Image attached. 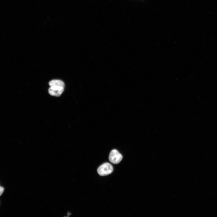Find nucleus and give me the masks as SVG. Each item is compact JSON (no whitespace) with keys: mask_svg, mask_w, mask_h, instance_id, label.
<instances>
[{"mask_svg":"<svg viewBox=\"0 0 217 217\" xmlns=\"http://www.w3.org/2000/svg\"><path fill=\"white\" fill-rule=\"evenodd\" d=\"M113 170V168L112 165L109 163L105 162L98 167L97 171L99 175L104 176L111 174Z\"/></svg>","mask_w":217,"mask_h":217,"instance_id":"1","label":"nucleus"},{"mask_svg":"<svg viewBox=\"0 0 217 217\" xmlns=\"http://www.w3.org/2000/svg\"><path fill=\"white\" fill-rule=\"evenodd\" d=\"M123 156L116 149L112 150L110 152L109 159L112 163L118 164L121 160Z\"/></svg>","mask_w":217,"mask_h":217,"instance_id":"2","label":"nucleus"},{"mask_svg":"<svg viewBox=\"0 0 217 217\" xmlns=\"http://www.w3.org/2000/svg\"><path fill=\"white\" fill-rule=\"evenodd\" d=\"M64 90V87L57 86H51L49 88L48 92L51 96H59Z\"/></svg>","mask_w":217,"mask_h":217,"instance_id":"3","label":"nucleus"},{"mask_svg":"<svg viewBox=\"0 0 217 217\" xmlns=\"http://www.w3.org/2000/svg\"><path fill=\"white\" fill-rule=\"evenodd\" d=\"M49 85L50 86H57L64 87V84L62 81L59 80H53L49 82Z\"/></svg>","mask_w":217,"mask_h":217,"instance_id":"4","label":"nucleus"},{"mask_svg":"<svg viewBox=\"0 0 217 217\" xmlns=\"http://www.w3.org/2000/svg\"><path fill=\"white\" fill-rule=\"evenodd\" d=\"M4 191V188L0 186V196L2 194Z\"/></svg>","mask_w":217,"mask_h":217,"instance_id":"5","label":"nucleus"}]
</instances>
